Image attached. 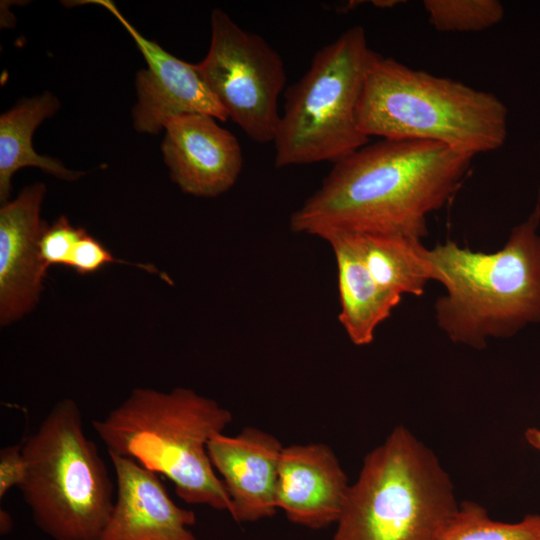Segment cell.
Here are the masks:
<instances>
[{"mask_svg": "<svg viewBox=\"0 0 540 540\" xmlns=\"http://www.w3.org/2000/svg\"><path fill=\"white\" fill-rule=\"evenodd\" d=\"M362 26L318 50L306 73L284 94L274 138L275 166L333 164L369 143L357 107L372 56Z\"/></svg>", "mask_w": 540, "mask_h": 540, "instance_id": "obj_7", "label": "cell"}, {"mask_svg": "<svg viewBox=\"0 0 540 540\" xmlns=\"http://www.w3.org/2000/svg\"><path fill=\"white\" fill-rule=\"evenodd\" d=\"M507 116L492 93L374 51L357 107L358 127L369 138L433 141L471 157L502 147Z\"/></svg>", "mask_w": 540, "mask_h": 540, "instance_id": "obj_4", "label": "cell"}, {"mask_svg": "<svg viewBox=\"0 0 540 540\" xmlns=\"http://www.w3.org/2000/svg\"><path fill=\"white\" fill-rule=\"evenodd\" d=\"M473 157L433 141L382 139L335 163L294 211L290 227L324 240L334 234H399L421 239L427 215L461 185Z\"/></svg>", "mask_w": 540, "mask_h": 540, "instance_id": "obj_1", "label": "cell"}, {"mask_svg": "<svg viewBox=\"0 0 540 540\" xmlns=\"http://www.w3.org/2000/svg\"><path fill=\"white\" fill-rule=\"evenodd\" d=\"M116 474V499L97 540H197L193 511L179 507L157 473L134 459L108 453Z\"/></svg>", "mask_w": 540, "mask_h": 540, "instance_id": "obj_13", "label": "cell"}, {"mask_svg": "<svg viewBox=\"0 0 540 540\" xmlns=\"http://www.w3.org/2000/svg\"><path fill=\"white\" fill-rule=\"evenodd\" d=\"M195 66L228 118L252 141H274L287 78L281 56L262 36L214 9L209 50Z\"/></svg>", "mask_w": 540, "mask_h": 540, "instance_id": "obj_8", "label": "cell"}, {"mask_svg": "<svg viewBox=\"0 0 540 540\" xmlns=\"http://www.w3.org/2000/svg\"><path fill=\"white\" fill-rule=\"evenodd\" d=\"M161 150L174 183L186 194L216 197L237 181L243 166L238 139L206 114L166 121Z\"/></svg>", "mask_w": 540, "mask_h": 540, "instance_id": "obj_10", "label": "cell"}, {"mask_svg": "<svg viewBox=\"0 0 540 540\" xmlns=\"http://www.w3.org/2000/svg\"><path fill=\"white\" fill-rule=\"evenodd\" d=\"M539 222L540 191L502 249L472 251L451 240L428 249L432 280L446 290L435 304L437 323L453 342L481 349L540 322Z\"/></svg>", "mask_w": 540, "mask_h": 540, "instance_id": "obj_2", "label": "cell"}, {"mask_svg": "<svg viewBox=\"0 0 540 540\" xmlns=\"http://www.w3.org/2000/svg\"><path fill=\"white\" fill-rule=\"evenodd\" d=\"M527 442L534 448L540 450V430L536 428L528 429L525 432Z\"/></svg>", "mask_w": 540, "mask_h": 540, "instance_id": "obj_24", "label": "cell"}, {"mask_svg": "<svg viewBox=\"0 0 540 540\" xmlns=\"http://www.w3.org/2000/svg\"><path fill=\"white\" fill-rule=\"evenodd\" d=\"M458 506L433 451L397 426L365 456L332 540H436Z\"/></svg>", "mask_w": 540, "mask_h": 540, "instance_id": "obj_5", "label": "cell"}, {"mask_svg": "<svg viewBox=\"0 0 540 540\" xmlns=\"http://www.w3.org/2000/svg\"><path fill=\"white\" fill-rule=\"evenodd\" d=\"M46 186H26L0 209V324L7 326L29 313L43 290L48 268L41 260L40 218Z\"/></svg>", "mask_w": 540, "mask_h": 540, "instance_id": "obj_11", "label": "cell"}, {"mask_svg": "<svg viewBox=\"0 0 540 540\" xmlns=\"http://www.w3.org/2000/svg\"><path fill=\"white\" fill-rule=\"evenodd\" d=\"M349 487L347 476L328 445L310 443L283 447L276 506L289 521L315 530L336 523Z\"/></svg>", "mask_w": 540, "mask_h": 540, "instance_id": "obj_14", "label": "cell"}, {"mask_svg": "<svg viewBox=\"0 0 540 540\" xmlns=\"http://www.w3.org/2000/svg\"><path fill=\"white\" fill-rule=\"evenodd\" d=\"M374 5L380 6V7H390L394 5V3H398L397 1H374Z\"/></svg>", "mask_w": 540, "mask_h": 540, "instance_id": "obj_25", "label": "cell"}, {"mask_svg": "<svg viewBox=\"0 0 540 540\" xmlns=\"http://www.w3.org/2000/svg\"><path fill=\"white\" fill-rule=\"evenodd\" d=\"M232 418L228 409L189 388H136L104 418L93 420L92 427L108 453L165 476L184 502L230 512L207 445Z\"/></svg>", "mask_w": 540, "mask_h": 540, "instance_id": "obj_3", "label": "cell"}, {"mask_svg": "<svg viewBox=\"0 0 540 540\" xmlns=\"http://www.w3.org/2000/svg\"><path fill=\"white\" fill-rule=\"evenodd\" d=\"M12 529V518L10 514L6 511L1 509L0 510V531L2 535L7 534Z\"/></svg>", "mask_w": 540, "mask_h": 540, "instance_id": "obj_23", "label": "cell"}, {"mask_svg": "<svg viewBox=\"0 0 540 540\" xmlns=\"http://www.w3.org/2000/svg\"><path fill=\"white\" fill-rule=\"evenodd\" d=\"M281 442L272 434L246 427L236 436L214 435L207 451L231 502L238 523L255 522L277 511L276 487Z\"/></svg>", "mask_w": 540, "mask_h": 540, "instance_id": "obj_12", "label": "cell"}, {"mask_svg": "<svg viewBox=\"0 0 540 540\" xmlns=\"http://www.w3.org/2000/svg\"><path fill=\"white\" fill-rule=\"evenodd\" d=\"M60 102L50 92L23 99L0 116V201L8 202L12 178L17 170L37 167L65 181H75L82 171L67 169L60 161L36 153L32 135L46 118L54 115Z\"/></svg>", "mask_w": 540, "mask_h": 540, "instance_id": "obj_16", "label": "cell"}, {"mask_svg": "<svg viewBox=\"0 0 540 540\" xmlns=\"http://www.w3.org/2000/svg\"><path fill=\"white\" fill-rule=\"evenodd\" d=\"M23 441L0 450V499L12 487H19L26 476V462L23 455Z\"/></svg>", "mask_w": 540, "mask_h": 540, "instance_id": "obj_22", "label": "cell"}, {"mask_svg": "<svg viewBox=\"0 0 540 540\" xmlns=\"http://www.w3.org/2000/svg\"><path fill=\"white\" fill-rule=\"evenodd\" d=\"M104 7L122 24L144 56L147 69L136 76L138 101L133 108V124L139 133L157 134L167 120L185 114H206L220 121L228 115L205 84L195 64L185 62L146 39L110 0H88Z\"/></svg>", "mask_w": 540, "mask_h": 540, "instance_id": "obj_9", "label": "cell"}, {"mask_svg": "<svg viewBox=\"0 0 540 540\" xmlns=\"http://www.w3.org/2000/svg\"><path fill=\"white\" fill-rule=\"evenodd\" d=\"M340 234L350 236L367 270L383 289L401 297L424 294L432 270L421 239L399 234Z\"/></svg>", "mask_w": 540, "mask_h": 540, "instance_id": "obj_17", "label": "cell"}, {"mask_svg": "<svg viewBox=\"0 0 540 540\" xmlns=\"http://www.w3.org/2000/svg\"><path fill=\"white\" fill-rule=\"evenodd\" d=\"M85 232L84 228L74 227L64 216L52 225L46 223L38 242L44 265L47 268L51 265L66 266L74 245Z\"/></svg>", "mask_w": 540, "mask_h": 540, "instance_id": "obj_20", "label": "cell"}, {"mask_svg": "<svg viewBox=\"0 0 540 540\" xmlns=\"http://www.w3.org/2000/svg\"><path fill=\"white\" fill-rule=\"evenodd\" d=\"M325 240L337 265L340 323L353 344L368 345L374 340L377 327L391 315L402 297L377 284L348 234H334Z\"/></svg>", "mask_w": 540, "mask_h": 540, "instance_id": "obj_15", "label": "cell"}, {"mask_svg": "<svg viewBox=\"0 0 540 540\" xmlns=\"http://www.w3.org/2000/svg\"><path fill=\"white\" fill-rule=\"evenodd\" d=\"M436 540H540V515H527L516 523L492 519L473 501L459 504Z\"/></svg>", "mask_w": 540, "mask_h": 540, "instance_id": "obj_18", "label": "cell"}, {"mask_svg": "<svg viewBox=\"0 0 540 540\" xmlns=\"http://www.w3.org/2000/svg\"><path fill=\"white\" fill-rule=\"evenodd\" d=\"M116 262L124 263L117 260L95 237L85 232L74 245L66 267L85 275L95 273L105 265Z\"/></svg>", "mask_w": 540, "mask_h": 540, "instance_id": "obj_21", "label": "cell"}, {"mask_svg": "<svg viewBox=\"0 0 540 540\" xmlns=\"http://www.w3.org/2000/svg\"><path fill=\"white\" fill-rule=\"evenodd\" d=\"M18 487L35 525L53 540H97L114 506V484L76 401H57L23 440Z\"/></svg>", "mask_w": 540, "mask_h": 540, "instance_id": "obj_6", "label": "cell"}, {"mask_svg": "<svg viewBox=\"0 0 540 540\" xmlns=\"http://www.w3.org/2000/svg\"><path fill=\"white\" fill-rule=\"evenodd\" d=\"M429 23L440 32H478L498 24L504 7L497 0H425Z\"/></svg>", "mask_w": 540, "mask_h": 540, "instance_id": "obj_19", "label": "cell"}]
</instances>
